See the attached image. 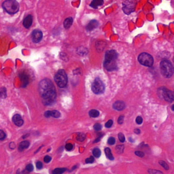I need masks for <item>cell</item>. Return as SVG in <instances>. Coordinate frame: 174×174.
Here are the masks:
<instances>
[{
	"mask_svg": "<svg viewBox=\"0 0 174 174\" xmlns=\"http://www.w3.org/2000/svg\"><path fill=\"white\" fill-rule=\"evenodd\" d=\"M20 79L21 80V87H26L29 84V77L25 73H21L20 75Z\"/></svg>",
	"mask_w": 174,
	"mask_h": 174,
	"instance_id": "cell-17",
	"label": "cell"
},
{
	"mask_svg": "<svg viewBox=\"0 0 174 174\" xmlns=\"http://www.w3.org/2000/svg\"><path fill=\"white\" fill-rule=\"evenodd\" d=\"M99 22L96 20H92L87 24L86 26V30L88 31H91L95 29L99 26Z\"/></svg>",
	"mask_w": 174,
	"mask_h": 174,
	"instance_id": "cell-16",
	"label": "cell"
},
{
	"mask_svg": "<svg viewBox=\"0 0 174 174\" xmlns=\"http://www.w3.org/2000/svg\"><path fill=\"white\" fill-rule=\"evenodd\" d=\"M143 118L141 117H137L136 118V122L138 125H140L143 123Z\"/></svg>",
	"mask_w": 174,
	"mask_h": 174,
	"instance_id": "cell-40",
	"label": "cell"
},
{
	"mask_svg": "<svg viewBox=\"0 0 174 174\" xmlns=\"http://www.w3.org/2000/svg\"><path fill=\"white\" fill-rule=\"evenodd\" d=\"M32 23H33V17L31 15H28L24 20V26L26 29H29L31 26Z\"/></svg>",
	"mask_w": 174,
	"mask_h": 174,
	"instance_id": "cell-14",
	"label": "cell"
},
{
	"mask_svg": "<svg viewBox=\"0 0 174 174\" xmlns=\"http://www.w3.org/2000/svg\"><path fill=\"white\" fill-rule=\"evenodd\" d=\"M92 92L97 95L103 94L105 91V85L100 78H97L92 83Z\"/></svg>",
	"mask_w": 174,
	"mask_h": 174,
	"instance_id": "cell-6",
	"label": "cell"
},
{
	"mask_svg": "<svg viewBox=\"0 0 174 174\" xmlns=\"http://www.w3.org/2000/svg\"><path fill=\"white\" fill-rule=\"evenodd\" d=\"M89 115L92 118H97L100 115V113L98 110L93 109V110H90L89 112Z\"/></svg>",
	"mask_w": 174,
	"mask_h": 174,
	"instance_id": "cell-23",
	"label": "cell"
},
{
	"mask_svg": "<svg viewBox=\"0 0 174 174\" xmlns=\"http://www.w3.org/2000/svg\"><path fill=\"white\" fill-rule=\"evenodd\" d=\"M101 137H102V135H101V136H100V137H98V138H97V139H96V140H95L94 141V143H98L99 141H100V140L101 138Z\"/></svg>",
	"mask_w": 174,
	"mask_h": 174,
	"instance_id": "cell-45",
	"label": "cell"
},
{
	"mask_svg": "<svg viewBox=\"0 0 174 174\" xmlns=\"http://www.w3.org/2000/svg\"><path fill=\"white\" fill-rule=\"evenodd\" d=\"M92 153H93L94 156H95V157L97 158L100 157L101 155V152L100 150L98 149V148L95 149L92 151Z\"/></svg>",
	"mask_w": 174,
	"mask_h": 174,
	"instance_id": "cell-26",
	"label": "cell"
},
{
	"mask_svg": "<svg viewBox=\"0 0 174 174\" xmlns=\"http://www.w3.org/2000/svg\"><path fill=\"white\" fill-rule=\"evenodd\" d=\"M73 23V18L72 17H69L66 18L63 22V26L66 29H69Z\"/></svg>",
	"mask_w": 174,
	"mask_h": 174,
	"instance_id": "cell-19",
	"label": "cell"
},
{
	"mask_svg": "<svg viewBox=\"0 0 174 174\" xmlns=\"http://www.w3.org/2000/svg\"><path fill=\"white\" fill-rule=\"evenodd\" d=\"M136 0H126L123 4V10L126 14L129 15L134 11L137 6Z\"/></svg>",
	"mask_w": 174,
	"mask_h": 174,
	"instance_id": "cell-7",
	"label": "cell"
},
{
	"mask_svg": "<svg viewBox=\"0 0 174 174\" xmlns=\"http://www.w3.org/2000/svg\"><path fill=\"white\" fill-rule=\"evenodd\" d=\"M104 0H93L90 3V6L94 9H98L99 7L103 5Z\"/></svg>",
	"mask_w": 174,
	"mask_h": 174,
	"instance_id": "cell-18",
	"label": "cell"
},
{
	"mask_svg": "<svg viewBox=\"0 0 174 174\" xmlns=\"http://www.w3.org/2000/svg\"><path fill=\"white\" fill-rule=\"evenodd\" d=\"M95 161L93 156H90V157L88 158L85 160V162L86 163H92Z\"/></svg>",
	"mask_w": 174,
	"mask_h": 174,
	"instance_id": "cell-33",
	"label": "cell"
},
{
	"mask_svg": "<svg viewBox=\"0 0 174 174\" xmlns=\"http://www.w3.org/2000/svg\"><path fill=\"white\" fill-rule=\"evenodd\" d=\"M38 91L45 105H51L55 102L56 89L51 80L46 78L41 80L39 83Z\"/></svg>",
	"mask_w": 174,
	"mask_h": 174,
	"instance_id": "cell-1",
	"label": "cell"
},
{
	"mask_svg": "<svg viewBox=\"0 0 174 174\" xmlns=\"http://www.w3.org/2000/svg\"><path fill=\"white\" fill-rule=\"evenodd\" d=\"M7 97L6 89L5 87H2L0 89V98L2 99H5Z\"/></svg>",
	"mask_w": 174,
	"mask_h": 174,
	"instance_id": "cell-24",
	"label": "cell"
},
{
	"mask_svg": "<svg viewBox=\"0 0 174 174\" xmlns=\"http://www.w3.org/2000/svg\"><path fill=\"white\" fill-rule=\"evenodd\" d=\"M113 121L112 120H109L105 124V127L107 128H109L112 126V125L113 124Z\"/></svg>",
	"mask_w": 174,
	"mask_h": 174,
	"instance_id": "cell-38",
	"label": "cell"
},
{
	"mask_svg": "<svg viewBox=\"0 0 174 174\" xmlns=\"http://www.w3.org/2000/svg\"><path fill=\"white\" fill-rule=\"evenodd\" d=\"M118 139L120 140V141L122 143H124L125 141V137L124 135L122 133H120L118 134Z\"/></svg>",
	"mask_w": 174,
	"mask_h": 174,
	"instance_id": "cell-30",
	"label": "cell"
},
{
	"mask_svg": "<svg viewBox=\"0 0 174 174\" xmlns=\"http://www.w3.org/2000/svg\"><path fill=\"white\" fill-rule=\"evenodd\" d=\"M124 119V117L123 115L120 116L118 118V123L119 124H122L123 123Z\"/></svg>",
	"mask_w": 174,
	"mask_h": 174,
	"instance_id": "cell-43",
	"label": "cell"
},
{
	"mask_svg": "<svg viewBox=\"0 0 174 174\" xmlns=\"http://www.w3.org/2000/svg\"><path fill=\"white\" fill-rule=\"evenodd\" d=\"M2 7L10 14L17 13L20 9V5L16 0H6L2 4Z\"/></svg>",
	"mask_w": 174,
	"mask_h": 174,
	"instance_id": "cell-3",
	"label": "cell"
},
{
	"mask_svg": "<svg viewBox=\"0 0 174 174\" xmlns=\"http://www.w3.org/2000/svg\"><path fill=\"white\" fill-rule=\"evenodd\" d=\"M160 164L166 170H168V169H169V167L168 164L164 161H163V160L160 161Z\"/></svg>",
	"mask_w": 174,
	"mask_h": 174,
	"instance_id": "cell-29",
	"label": "cell"
},
{
	"mask_svg": "<svg viewBox=\"0 0 174 174\" xmlns=\"http://www.w3.org/2000/svg\"><path fill=\"white\" fill-rule=\"evenodd\" d=\"M118 53L114 50L107 51L105 55L106 61H116L118 58Z\"/></svg>",
	"mask_w": 174,
	"mask_h": 174,
	"instance_id": "cell-9",
	"label": "cell"
},
{
	"mask_svg": "<svg viewBox=\"0 0 174 174\" xmlns=\"http://www.w3.org/2000/svg\"><path fill=\"white\" fill-rule=\"evenodd\" d=\"M149 172L150 174H163V172L160 171H157V170H153V169H149Z\"/></svg>",
	"mask_w": 174,
	"mask_h": 174,
	"instance_id": "cell-42",
	"label": "cell"
},
{
	"mask_svg": "<svg viewBox=\"0 0 174 174\" xmlns=\"http://www.w3.org/2000/svg\"><path fill=\"white\" fill-rule=\"evenodd\" d=\"M135 153L136 155L138 156V157H143V156H145L144 153L143 152H141V151H136Z\"/></svg>",
	"mask_w": 174,
	"mask_h": 174,
	"instance_id": "cell-39",
	"label": "cell"
},
{
	"mask_svg": "<svg viewBox=\"0 0 174 174\" xmlns=\"http://www.w3.org/2000/svg\"><path fill=\"white\" fill-rule=\"evenodd\" d=\"M66 149L67 151H71L73 149V145L72 143H69L66 145Z\"/></svg>",
	"mask_w": 174,
	"mask_h": 174,
	"instance_id": "cell-36",
	"label": "cell"
},
{
	"mask_svg": "<svg viewBox=\"0 0 174 174\" xmlns=\"http://www.w3.org/2000/svg\"><path fill=\"white\" fill-rule=\"evenodd\" d=\"M126 107L125 103L122 101H118L113 104V108L118 111H121L125 109Z\"/></svg>",
	"mask_w": 174,
	"mask_h": 174,
	"instance_id": "cell-15",
	"label": "cell"
},
{
	"mask_svg": "<svg viewBox=\"0 0 174 174\" xmlns=\"http://www.w3.org/2000/svg\"><path fill=\"white\" fill-rule=\"evenodd\" d=\"M51 160H52V158H51V156L47 155V156L44 157V163H49L51 161Z\"/></svg>",
	"mask_w": 174,
	"mask_h": 174,
	"instance_id": "cell-37",
	"label": "cell"
},
{
	"mask_svg": "<svg viewBox=\"0 0 174 174\" xmlns=\"http://www.w3.org/2000/svg\"><path fill=\"white\" fill-rule=\"evenodd\" d=\"M115 143V139L114 137H111L108 140V143L110 145H113Z\"/></svg>",
	"mask_w": 174,
	"mask_h": 174,
	"instance_id": "cell-34",
	"label": "cell"
},
{
	"mask_svg": "<svg viewBox=\"0 0 174 174\" xmlns=\"http://www.w3.org/2000/svg\"><path fill=\"white\" fill-rule=\"evenodd\" d=\"M139 63L143 66L151 67L154 63V59L151 55L147 53H142L138 56Z\"/></svg>",
	"mask_w": 174,
	"mask_h": 174,
	"instance_id": "cell-5",
	"label": "cell"
},
{
	"mask_svg": "<svg viewBox=\"0 0 174 174\" xmlns=\"http://www.w3.org/2000/svg\"><path fill=\"white\" fill-rule=\"evenodd\" d=\"M124 149V146L123 145H118L116 147V151L119 154L123 153Z\"/></svg>",
	"mask_w": 174,
	"mask_h": 174,
	"instance_id": "cell-28",
	"label": "cell"
},
{
	"mask_svg": "<svg viewBox=\"0 0 174 174\" xmlns=\"http://www.w3.org/2000/svg\"><path fill=\"white\" fill-rule=\"evenodd\" d=\"M105 153L106 154V156L108 159L110 160H114V157H113V155L112 154L111 151L110 149L109 148H105Z\"/></svg>",
	"mask_w": 174,
	"mask_h": 174,
	"instance_id": "cell-21",
	"label": "cell"
},
{
	"mask_svg": "<svg viewBox=\"0 0 174 174\" xmlns=\"http://www.w3.org/2000/svg\"><path fill=\"white\" fill-rule=\"evenodd\" d=\"M172 110H174V105L172 106Z\"/></svg>",
	"mask_w": 174,
	"mask_h": 174,
	"instance_id": "cell-47",
	"label": "cell"
},
{
	"mask_svg": "<svg viewBox=\"0 0 174 174\" xmlns=\"http://www.w3.org/2000/svg\"><path fill=\"white\" fill-rule=\"evenodd\" d=\"M55 82L59 87H66L67 83V76L63 69H60L54 76Z\"/></svg>",
	"mask_w": 174,
	"mask_h": 174,
	"instance_id": "cell-4",
	"label": "cell"
},
{
	"mask_svg": "<svg viewBox=\"0 0 174 174\" xmlns=\"http://www.w3.org/2000/svg\"><path fill=\"white\" fill-rule=\"evenodd\" d=\"M12 121L15 125L18 127H21L24 123L23 120L21 118V117L20 114H15L12 118Z\"/></svg>",
	"mask_w": 174,
	"mask_h": 174,
	"instance_id": "cell-13",
	"label": "cell"
},
{
	"mask_svg": "<svg viewBox=\"0 0 174 174\" xmlns=\"http://www.w3.org/2000/svg\"><path fill=\"white\" fill-rule=\"evenodd\" d=\"M43 33L40 30H34L32 33V40L34 43H40L43 38Z\"/></svg>",
	"mask_w": 174,
	"mask_h": 174,
	"instance_id": "cell-11",
	"label": "cell"
},
{
	"mask_svg": "<svg viewBox=\"0 0 174 174\" xmlns=\"http://www.w3.org/2000/svg\"><path fill=\"white\" fill-rule=\"evenodd\" d=\"M36 168L38 169H40L43 168V163L40 161H38L37 163H36Z\"/></svg>",
	"mask_w": 174,
	"mask_h": 174,
	"instance_id": "cell-41",
	"label": "cell"
},
{
	"mask_svg": "<svg viewBox=\"0 0 174 174\" xmlns=\"http://www.w3.org/2000/svg\"><path fill=\"white\" fill-rule=\"evenodd\" d=\"M26 169L27 171L28 172H31L33 171V169H34V167H33V165L32 164H29L26 166Z\"/></svg>",
	"mask_w": 174,
	"mask_h": 174,
	"instance_id": "cell-32",
	"label": "cell"
},
{
	"mask_svg": "<svg viewBox=\"0 0 174 174\" xmlns=\"http://www.w3.org/2000/svg\"><path fill=\"white\" fill-rule=\"evenodd\" d=\"M6 138V134L2 130H0V140H4Z\"/></svg>",
	"mask_w": 174,
	"mask_h": 174,
	"instance_id": "cell-35",
	"label": "cell"
},
{
	"mask_svg": "<svg viewBox=\"0 0 174 174\" xmlns=\"http://www.w3.org/2000/svg\"><path fill=\"white\" fill-rule=\"evenodd\" d=\"M129 141H130V142H132V143H133V142H134V140H133V139H132V138H131V137H130V138H129Z\"/></svg>",
	"mask_w": 174,
	"mask_h": 174,
	"instance_id": "cell-46",
	"label": "cell"
},
{
	"mask_svg": "<svg viewBox=\"0 0 174 174\" xmlns=\"http://www.w3.org/2000/svg\"><path fill=\"white\" fill-rule=\"evenodd\" d=\"M104 66L107 71L112 72L118 69L116 61H105L104 62Z\"/></svg>",
	"mask_w": 174,
	"mask_h": 174,
	"instance_id": "cell-10",
	"label": "cell"
},
{
	"mask_svg": "<svg viewBox=\"0 0 174 174\" xmlns=\"http://www.w3.org/2000/svg\"><path fill=\"white\" fill-rule=\"evenodd\" d=\"M30 143L28 141L25 140V141H22L20 143V146H19V150L23 151L24 149H27L29 147Z\"/></svg>",
	"mask_w": 174,
	"mask_h": 174,
	"instance_id": "cell-20",
	"label": "cell"
},
{
	"mask_svg": "<svg viewBox=\"0 0 174 174\" xmlns=\"http://www.w3.org/2000/svg\"><path fill=\"white\" fill-rule=\"evenodd\" d=\"M67 170L66 168H57L53 171V174H61L65 172Z\"/></svg>",
	"mask_w": 174,
	"mask_h": 174,
	"instance_id": "cell-25",
	"label": "cell"
},
{
	"mask_svg": "<svg viewBox=\"0 0 174 174\" xmlns=\"http://www.w3.org/2000/svg\"><path fill=\"white\" fill-rule=\"evenodd\" d=\"M134 132L135 133H136L137 134H139L140 133V130L139 129H135L134 130Z\"/></svg>",
	"mask_w": 174,
	"mask_h": 174,
	"instance_id": "cell-44",
	"label": "cell"
},
{
	"mask_svg": "<svg viewBox=\"0 0 174 174\" xmlns=\"http://www.w3.org/2000/svg\"><path fill=\"white\" fill-rule=\"evenodd\" d=\"M160 69L163 76L169 78L174 74V67L172 63L168 60H163L160 63Z\"/></svg>",
	"mask_w": 174,
	"mask_h": 174,
	"instance_id": "cell-2",
	"label": "cell"
},
{
	"mask_svg": "<svg viewBox=\"0 0 174 174\" xmlns=\"http://www.w3.org/2000/svg\"><path fill=\"white\" fill-rule=\"evenodd\" d=\"M61 116V114L60 112L57 110H53V111H47L44 113V117L46 118H50L52 117L54 118H59Z\"/></svg>",
	"mask_w": 174,
	"mask_h": 174,
	"instance_id": "cell-12",
	"label": "cell"
},
{
	"mask_svg": "<svg viewBox=\"0 0 174 174\" xmlns=\"http://www.w3.org/2000/svg\"><path fill=\"white\" fill-rule=\"evenodd\" d=\"M94 129H95V131H100V130L102 129V125L99 123L95 124V125H94Z\"/></svg>",
	"mask_w": 174,
	"mask_h": 174,
	"instance_id": "cell-31",
	"label": "cell"
},
{
	"mask_svg": "<svg viewBox=\"0 0 174 174\" xmlns=\"http://www.w3.org/2000/svg\"><path fill=\"white\" fill-rule=\"evenodd\" d=\"M86 138V135L84 133H80L78 135L77 140L79 141H84Z\"/></svg>",
	"mask_w": 174,
	"mask_h": 174,
	"instance_id": "cell-27",
	"label": "cell"
},
{
	"mask_svg": "<svg viewBox=\"0 0 174 174\" xmlns=\"http://www.w3.org/2000/svg\"><path fill=\"white\" fill-rule=\"evenodd\" d=\"M77 52L78 54L84 55L87 54L88 50L86 48H84L83 47H80L78 49Z\"/></svg>",
	"mask_w": 174,
	"mask_h": 174,
	"instance_id": "cell-22",
	"label": "cell"
},
{
	"mask_svg": "<svg viewBox=\"0 0 174 174\" xmlns=\"http://www.w3.org/2000/svg\"><path fill=\"white\" fill-rule=\"evenodd\" d=\"M158 92H161V95L163 96L164 100L169 103H172L174 101V92L169 90L166 88H161L158 90Z\"/></svg>",
	"mask_w": 174,
	"mask_h": 174,
	"instance_id": "cell-8",
	"label": "cell"
}]
</instances>
